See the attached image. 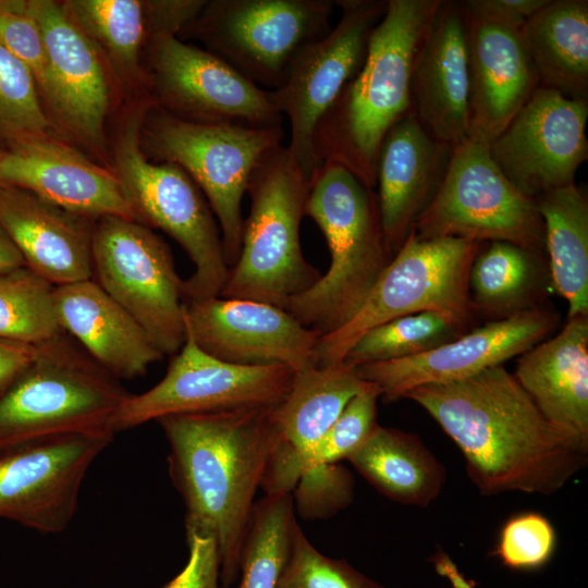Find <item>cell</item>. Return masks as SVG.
<instances>
[{"label": "cell", "mask_w": 588, "mask_h": 588, "mask_svg": "<svg viewBox=\"0 0 588 588\" xmlns=\"http://www.w3.org/2000/svg\"><path fill=\"white\" fill-rule=\"evenodd\" d=\"M277 588H385L344 559L319 552L296 524Z\"/></svg>", "instance_id": "obj_39"}, {"label": "cell", "mask_w": 588, "mask_h": 588, "mask_svg": "<svg viewBox=\"0 0 588 588\" xmlns=\"http://www.w3.org/2000/svg\"><path fill=\"white\" fill-rule=\"evenodd\" d=\"M0 45L27 66L42 98L48 85L47 53L28 0H0Z\"/></svg>", "instance_id": "obj_41"}, {"label": "cell", "mask_w": 588, "mask_h": 588, "mask_svg": "<svg viewBox=\"0 0 588 588\" xmlns=\"http://www.w3.org/2000/svg\"><path fill=\"white\" fill-rule=\"evenodd\" d=\"M556 546V532L540 513L527 512L511 517L501 529L494 554L514 569L544 565Z\"/></svg>", "instance_id": "obj_40"}, {"label": "cell", "mask_w": 588, "mask_h": 588, "mask_svg": "<svg viewBox=\"0 0 588 588\" xmlns=\"http://www.w3.org/2000/svg\"><path fill=\"white\" fill-rule=\"evenodd\" d=\"M186 330L207 354L238 366H317L320 334L280 307L211 296L184 302Z\"/></svg>", "instance_id": "obj_18"}, {"label": "cell", "mask_w": 588, "mask_h": 588, "mask_svg": "<svg viewBox=\"0 0 588 588\" xmlns=\"http://www.w3.org/2000/svg\"><path fill=\"white\" fill-rule=\"evenodd\" d=\"M50 125L30 71L0 45V138L9 147L49 134Z\"/></svg>", "instance_id": "obj_37"}, {"label": "cell", "mask_w": 588, "mask_h": 588, "mask_svg": "<svg viewBox=\"0 0 588 588\" xmlns=\"http://www.w3.org/2000/svg\"><path fill=\"white\" fill-rule=\"evenodd\" d=\"M403 399L420 405L458 446L482 495H551L587 465L588 443L551 425L503 365L417 387Z\"/></svg>", "instance_id": "obj_1"}, {"label": "cell", "mask_w": 588, "mask_h": 588, "mask_svg": "<svg viewBox=\"0 0 588 588\" xmlns=\"http://www.w3.org/2000/svg\"><path fill=\"white\" fill-rule=\"evenodd\" d=\"M296 524L292 493L265 495L254 504L240 556L238 588H277Z\"/></svg>", "instance_id": "obj_34"}, {"label": "cell", "mask_w": 588, "mask_h": 588, "mask_svg": "<svg viewBox=\"0 0 588 588\" xmlns=\"http://www.w3.org/2000/svg\"><path fill=\"white\" fill-rule=\"evenodd\" d=\"M331 0H211L177 36L199 40L242 76L278 89L296 58L332 28Z\"/></svg>", "instance_id": "obj_10"}, {"label": "cell", "mask_w": 588, "mask_h": 588, "mask_svg": "<svg viewBox=\"0 0 588 588\" xmlns=\"http://www.w3.org/2000/svg\"><path fill=\"white\" fill-rule=\"evenodd\" d=\"M381 397L375 383L362 382L340 416L323 437L303 456L299 478L322 465L336 464L354 453L371 436L377 422V402Z\"/></svg>", "instance_id": "obj_38"}, {"label": "cell", "mask_w": 588, "mask_h": 588, "mask_svg": "<svg viewBox=\"0 0 588 588\" xmlns=\"http://www.w3.org/2000/svg\"><path fill=\"white\" fill-rule=\"evenodd\" d=\"M546 2L547 0H465L463 5L470 15L522 28Z\"/></svg>", "instance_id": "obj_45"}, {"label": "cell", "mask_w": 588, "mask_h": 588, "mask_svg": "<svg viewBox=\"0 0 588 588\" xmlns=\"http://www.w3.org/2000/svg\"><path fill=\"white\" fill-rule=\"evenodd\" d=\"M131 396L65 332L37 346L32 363L0 394V445L64 433H113Z\"/></svg>", "instance_id": "obj_7"}, {"label": "cell", "mask_w": 588, "mask_h": 588, "mask_svg": "<svg viewBox=\"0 0 588 588\" xmlns=\"http://www.w3.org/2000/svg\"><path fill=\"white\" fill-rule=\"evenodd\" d=\"M154 103L193 123L282 127L272 90L261 88L209 51L171 35L148 44Z\"/></svg>", "instance_id": "obj_13"}, {"label": "cell", "mask_w": 588, "mask_h": 588, "mask_svg": "<svg viewBox=\"0 0 588 588\" xmlns=\"http://www.w3.org/2000/svg\"><path fill=\"white\" fill-rule=\"evenodd\" d=\"M467 328L453 316L434 310L399 317L364 333L342 362L359 367L417 356L453 341Z\"/></svg>", "instance_id": "obj_35"}, {"label": "cell", "mask_w": 588, "mask_h": 588, "mask_svg": "<svg viewBox=\"0 0 588 588\" xmlns=\"http://www.w3.org/2000/svg\"><path fill=\"white\" fill-rule=\"evenodd\" d=\"M520 34L540 87L588 100L587 0H547Z\"/></svg>", "instance_id": "obj_29"}, {"label": "cell", "mask_w": 588, "mask_h": 588, "mask_svg": "<svg viewBox=\"0 0 588 588\" xmlns=\"http://www.w3.org/2000/svg\"><path fill=\"white\" fill-rule=\"evenodd\" d=\"M2 156H3V150H0V162H1Z\"/></svg>", "instance_id": "obj_49"}, {"label": "cell", "mask_w": 588, "mask_h": 588, "mask_svg": "<svg viewBox=\"0 0 588 588\" xmlns=\"http://www.w3.org/2000/svg\"><path fill=\"white\" fill-rule=\"evenodd\" d=\"M513 375L551 425L588 443V316L520 354Z\"/></svg>", "instance_id": "obj_28"}, {"label": "cell", "mask_w": 588, "mask_h": 588, "mask_svg": "<svg viewBox=\"0 0 588 588\" xmlns=\"http://www.w3.org/2000/svg\"><path fill=\"white\" fill-rule=\"evenodd\" d=\"M63 11L124 83L143 78L140 54L148 42L145 1L68 0Z\"/></svg>", "instance_id": "obj_33"}, {"label": "cell", "mask_w": 588, "mask_h": 588, "mask_svg": "<svg viewBox=\"0 0 588 588\" xmlns=\"http://www.w3.org/2000/svg\"><path fill=\"white\" fill-rule=\"evenodd\" d=\"M296 487L298 507L313 498L317 502H322V517L346 507L353 499L352 475L339 463L322 465L305 473Z\"/></svg>", "instance_id": "obj_42"}, {"label": "cell", "mask_w": 588, "mask_h": 588, "mask_svg": "<svg viewBox=\"0 0 588 588\" xmlns=\"http://www.w3.org/2000/svg\"><path fill=\"white\" fill-rule=\"evenodd\" d=\"M25 266V261L0 222V273Z\"/></svg>", "instance_id": "obj_48"}, {"label": "cell", "mask_w": 588, "mask_h": 588, "mask_svg": "<svg viewBox=\"0 0 588 588\" xmlns=\"http://www.w3.org/2000/svg\"><path fill=\"white\" fill-rule=\"evenodd\" d=\"M94 219L0 184V222L25 266L52 285L91 279Z\"/></svg>", "instance_id": "obj_26"}, {"label": "cell", "mask_w": 588, "mask_h": 588, "mask_svg": "<svg viewBox=\"0 0 588 588\" xmlns=\"http://www.w3.org/2000/svg\"><path fill=\"white\" fill-rule=\"evenodd\" d=\"M362 382L356 367L344 362L295 372L289 392L271 413V444L260 485L265 495L294 491L303 456L333 425Z\"/></svg>", "instance_id": "obj_23"}, {"label": "cell", "mask_w": 588, "mask_h": 588, "mask_svg": "<svg viewBox=\"0 0 588 588\" xmlns=\"http://www.w3.org/2000/svg\"><path fill=\"white\" fill-rule=\"evenodd\" d=\"M588 100L539 87L490 143V155L510 183L530 199L575 183L588 157Z\"/></svg>", "instance_id": "obj_17"}, {"label": "cell", "mask_w": 588, "mask_h": 588, "mask_svg": "<svg viewBox=\"0 0 588 588\" xmlns=\"http://www.w3.org/2000/svg\"><path fill=\"white\" fill-rule=\"evenodd\" d=\"M294 375L284 365L224 363L204 352L186 330L185 341L164 377L146 392L131 394L115 414L111 429L115 434L170 415L273 407L289 392Z\"/></svg>", "instance_id": "obj_14"}, {"label": "cell", "mask_w": 588, "mask_h": 588, "mask_svg": "<svg viewBox=\"0 0 588 588\" xmlns=\"http://www.w3.org/2000/svg\"><path fill=\"white\" fill-rule=\"evenodd\" d=\"M466 15L468 138L489 146L540 87V83L520 28L467 12Z\"/></svg>", "instance_id": "obj_24"}, {"label": "cell", "mask_w": 588, "mask_h": 588, "mask_svg": "<svg viewBox=\"0 0 588 588\" xmlns=\"http://www.w3.org/2000/svg\"><path fill=\"white\" fill-rule=\"evenodd\" d=\"M40 27L48 61L45 109L76 138L96 150L106 147L105 125L111 89L105 61L88 38L51 0H28Z\"/></svg>", "instance_id": "obj_20"}, {"label": "cell", "mask_w": 588, "mask_h": 588, "mask_svg": "<svg viewBox=\"0 0 588 588\" xmlns=\"http://www.w3.org/2000/svg\"><path fill=\"white\" fill-rule=\"evenodd\" d=\"M273 407L156 420L169 444V475L185 505L186 532L209 535L217 542L221 588H229L238 575L270 451Z\"/></svg>", "instance_id": "obj_2"}, {"label": "cell", "mask_w": 588, "mask_h": 588, "mask_svg": "<svg viewBox=\"0 0 588 588\" xmlns=\"http://www.w3.org/2000/svg\"><path fill=\"white\" fill-rule=\"evenodd\" d=\"M430 561L438 575L445 578L451 585V588H474L471 583L457 568L450 555L442 549H438Z\"/></svg>", "instance_id": "obj_47"}, {"label": "cell", "mask_w": 588, "mask_h": 588, "mask_svg": "<svg viewBox=\"0 0 588 588\" xmlns=\"http://www.w3.org/2000/svg\"><path fill=\"white\" fill-rule=\"evenodd\" d=\"M283 127L246 128L177 119L155 103L142 126V147L156 162L181 167L206 197L221 232L229 268L237 260L249 176L269 149L282 144Z\"/></svg>", "instance_id": "obj_9"}, {"label": "cell", "mask_w": 588, "mask_h": 588, "mask_svg": "<svg viewBox=\"0 0 588 588\" xmlns=\"http://www.w3.org/2000/svg\"><path fill=\"white\" fill-rule=\"evenodd\" d=\"M93 269L96 282L140 324L163 355L180 351L186 336L183 280L158 234L135 220L97 219Z\"/></svg>", "instance_id": "obj_12"}, {"label": "cell", "mask_w": 588, "mask_h": 588, "mask_svg": "<svg viewBox=\"0 0 588 588\" xmlns=\"http://www.w3.org/2000/svg\"><path fill=\"white\" fill-rule=\"evenodd\" d=\"M188 560L184 568L161 588H221V560L216 540L205 534L186 532Z\"/></svg>", "instance_id": "obj_43"}, {"label": "cell", "mask_w": 588, "mask_h": 588, "mask_svg": "<svg viewBox=\"0 0 588 588\" xmlns=\"http://www.w3.org/2000/svg\"><path fill=\"white\" fill-rule=\"evenodd\" d=\"M542 254L504 241L479 249L468 277L475 309L503 318L538 306L547 280Z\"/></svg>", "instance_id": "obj_32"}, {"label": "cell", "mask_w": 588, "mask_h": 588, "mask_svg": "<svg viewBox=\"0 0 588 588\" xmlns=\"http://www.w3.org/2000/svg\"><path fill=\"white\" fill-rule=\"evenodd\" d=\"M53 301L63 332L118 379L144 376L164 356L140 324L96 281L54 286Z\"/></svg>", "instance_id": "obj_27"}, {"label": "cell", "mask_w": 588, "mask_h": 588, "mask_svg": "<svg viewBox=\"0 0 588 588\" xmlns=\"http://www.w3.org/2000/svg\"><path fill=\"white\" fill-rule=\"evenodd\" d=\"M308 188L287 146L264 154L247 184L250 209L243 222L241 252L218 296L284 309L319 280L320 272L305 259L299 242Z\"/></svg>", "instance_id": "obj_5"}, {"label": "cell", "mask_w": 588, "mask_h": 588, "mask_svg": "<svg viewBox=\"0 0 588 588\" xmlns=\"http://www.w3.org/2000/svg\"><path fill=\"white\" fill-rule=\"evenodd\" d=\"M439 3L387 0L360 70L316 125L313 148L320 164L339 162L376 187L379 147L391 126L412 112L414 62Z\"/></svg>", "instance_id": "obj_3"}, {"label": "cell", "mask_w": 588, "mask_h": 588, "mask_svg": "<svg viewBox=\"0 0 588 588\" xmlns=\"http://www.w3.org/2000/svg\"><path fill=\"white\" fill-rule=\"evenodd\" d=\"M113 433H64L0 445V518L40 534L73 520L85 476Z\"/></svg>", "instance_id": "obj_16"}, {"label": "cell", "mask_w": 588, "mask_h": 588, "mask_svg": "<svg viewBox=\"0 0 588 588\" xmlns=\"http://www.w3.org/2000/svg\"><path fill=\"white\" fill-rule=\"evenodd\" d=\"M554 311L536 307L490 321L424 354L356 367L388 401L427 384L448 383L503 365L543 341L558 323Z\"/></svg>", "instance_id": "obj_19"}, {"label": "cell", "mask_w": 588, "mask_h": 588, "mask_svg": "<svg viewBox=\"0 0 588 588\" xmlns=\"http://www.w3.org/2000/svg\"><path fill=\"white\" fill-rule=\"evenodd\" d=\"M0 184L24 188L94 220L106 216L135 220L114 171L91 162L50 134L23 139L3 150Z\"/></svg>", "instance_id": "obj_21"}, {"label": "cell", "mask_w": 588, "mask_h": 588, "mask_svg": "<svg viewBox=\"0 0 588 588\" xmlns=\"http://www.w3.org/2000/svg\"><path fill=\"white\" fill-rule=\"evenodd\" d=\"M305 216L321 230L331 262L284 309L326 335L357 313L394 255L385 244L376 192L339 162L324 161L313 175Z\"/></svg>", "instance_id": "obj_4"}, {"label": "cell", "mask_w": 588, "mask_h": 588, "mask_svg": "<svg viewBox=\"0 0 588 588\" xmlns=\"http://www.w3.org/2000/svg\"><path fill=\"white\" fill-rule=\"evenodd\" d=\"M414 231L421 238L504 241L540 254L546 249L535 201L503 175L489 147L471 138L453 147L440 186Z\"/></svg>", "instance_id": "obj_11"}, {"label": "cell", "mask_w": 588, "mask_h": 588, "mask_svg": "<svg viewBox=\"0 0 588 588\" xmlns=\"http://www.w3.org/2000/svg\"><path fill=\"white\" fill-rule=\"evenodd\" d=\"M480 245L463 237L421 238L413 229L357 313L320 336L317 366L341 363L364 333L399 317L434 310L469 326L476 309L468 277Z\"/></svg>", "instance_id": "obj_8"}, {"label": "cell", "mask_w": 588, "mask_h": 588, "mask_svg": "<svg viewBox=\"0 0 588 588\" xmlns=\"http://www.w3.org/2000/svg\"><path fill=\"white\" fill-rule=\"evenodd\" d=\"M53 290L27 266L1 272L0 339L38 346L63 333Z\"/></svg>", "instance_id": "obj_36"}, {"label": "cell", "mask_w": 588, "mask_h": 588, "mask_svg": "<svg viewBox=\"0 0 588 588\" xmlns=\"http://www.w3.org/2000/svg\"><path fill=\"white\" fill-rule=\"evenodd\" d=\"M412 111L437 140L468 138V22L463 1L440 0L415 58Z\"/></svg>", "instance_id": "obj_22"}, {"label": "cell", "mask_w": 588, "mask_h": 588, "mask_svg": "<svg viewBox=\"0 0 588 588\" xmlns=\"http://www.w3.org/2000/svg\"><path fill=\"white\" fill-rule=\"evenodd\" d=\"M544 226L551 281L569 317L588 316V199L575 183L534 199Z\"/></svg>", "instance_id": "obj_31"}, {"label": "cell", "mask_w": 588, "mask_h": 588, "mask_svg": "<svg viewBox=\"0 0 588 588\" xmlns=\"http://www.w3.org/2000/svg\"><path fill=\"white\" fill-rule=\"evenodd\" d=\"M347 461L381 494L427 507L442 492L446 469L414 433L380 425Z\"/></svg>", "instance_id": "obj_30"}, {"label": "cell", "mask_w": 588, "mask_h": 588, "mask_svg": "<svg viewBox=\"0 0 588 588\" xmlns=\"http://www.w3.org/2000/svg\"><path fill=\"white\" fill-rule=\"evenodd\" d=\"M334 4L341 10L336 25L301 52L283 85L272 90L290 123L287 148L308 182L321 166L313 148L316 125L360 70L387 0H338Z\"/></svg>", "instance_id": "obj_15"}, {"label": "cell", "mask_w": 588, "mask_h": 588, "mask_svg": "<svg viewBox=\"0 0 588 588\" xmlns=\"http://www.w3.org/2000/svg\"><path fill=\"white\" fill-rule=\"evenodd\" d=\"M36 352L37 346L0 339V394L32 363Z\"/></svg>", "instance_id": "obj_46"}, {"label": "cell", "mask_w": 588, "mask_h": 588, "mask_svg": "<svg viewBox=\"0 0 588 588\" xmlns=\"http://www.w3.org/2000/svg\"><path fill=\"white\" fill-rule=\"evenodd\" d=\"M205 3L206 0L145 1L148 41L161 35L177 37L196 19Z\"/></svg>", "instance_id": "obj_44"}, {"label": "cell", "mask_w": 588, "mask_h": 588, "mask_svg": "<svg viewBox=\"0 0 588 588\" xmlns=\"http://www.w3.org/2000/svg\"><path fill=\"white\" fill-rule=\"evenodd\" d=\"M152 102L142 100L123 119L113 146L114 173L135 220L171 236L195 270L183 280L184 302L218 296L229 273L220 228L200 188L177 164L150 160L142 126Z\"/></svg>", "instance_id": "obj_6"}, {"label": "cell", "mask_w": 588, "mask_h": 588, "mask_svg": "<svg viewBox=\"0 0 588 588\" xmlns=\"http://www.w3.org/2000/svg\"><path fill=\"white\" fill-rule=\"evenodd\" d=\"M452 149L433 138L413 111L383 137L376 164V194L385 244L393 255L437 193Z\"/></svg>", "instance_id": "obj_25"}]
</instances>
